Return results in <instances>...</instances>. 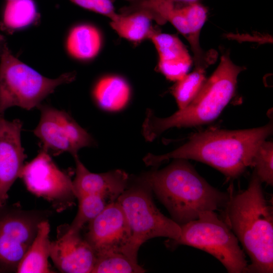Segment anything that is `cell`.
I'll list each match as a JSON object with an SVG mask.
<instances>
[{"mask_svg": "<svg viewBox=\"0 0 273 273\" xmlns=\"http://www.w3.org/2000/svg\"><path fill=\"white\" fill-rule=\"evenodd\" d=\"M272 132V123L257 128L229 130L211 129L194 134L184 145L161 155L148 154L146 164L156 166L170 159H192L207 164L235 178L251 166L260 144Z\"/></svg>", "mask_w": 273, "mask_h": 273, "instance_id": "obj_1", "label": "cell"}, {"mask_svg": "<svg viewBox=\"0 0 273 273\" xmlns=\"http://www.w3.org/2000/svg\"><path fill=\"white\" fill-rule=\"evenodd\" d=\"M140 180L179 225L197 219L203 212L224 208L231 195L211 186L184 159H175L165 168L145 174Z\"/></svg>", "mask_w": 273, "mask_h": 273, "instance_id": "obj_2", "label": "cell"}, {"mask_svg": "<svg viewBox=\"0 0 273 273\" xmlns=\"http://www.w3.org/2000/svg\"><path fill=\"white\" fill-rule=\"evenodd\" d=\"M254 171L244 191L230 195L224 221L249 257L248 272H273V211Z\"/></svg>", "mask_w": 273, "mask_h": 273, "instance_id": "obj_3", "label": "cell"}, {"mask_svg": "<svg viewBox=\"0 0 273 273\" xmlns=\"http://www.w3.org/2000/svg\"><path fill=\"white\" fill-rule=\"evenodd\" d=\"M245 69L235 64L229 53H224L216 69L187 107L163 118L147 111L143 125L145 138L151 141L169 128L199 126L215 120L233 97L238 76Z\"/></svg>", "mask_w": 273, "mask_h": 273, "instance_id": "obj_4", "label": "cell"}, {"mask_svg": "<svg viewBox=\"0 0 273 273\" xmlns=\"http://www.w3.org/2000/svg\"><path fill=\"white\" fill-rule=\"evenodd\" d=\"M75 76L69 72L46 77L16 58L4 42L0 49V115L14 106L38 107L56 87L71 82Z\"/></svg>", "mask_w": 273, "mask_h": 273, "instance_id": "obj_5", "label": "cell"}, {"mask_svg": "<svg viewBox=\"0 0 273 273\" xmlns=\"http://www.w3.org/2000/svg\"><path fill=\"white\" fill-rule=\"evenodd\" d=\"M151 191L140 180L139 185L126 189L116 199L125 213L130 233L122 253L136 263L139 249L147 240L163 237L175 241L181 235L180 225L156 207Z\"/></svg>", "mask_w": 273, "mask_h": 273, "instance_id": "obj_6", "label": "cell"}, {"mask_svg": "<svg viewBox=\"0 0 273 273\" xmlns=\"http://www.w3.org/2000/svg\"><path fill=\"white\" fill-rule=\"evenodd\" d=\"M181 235L171 247L186 245L212 255L229 273L248 272L245 254L228 224L214 211L201 213L196 219L180 225Z\"/></svg>", "mask_w": 273, "mask_h": 273, "instance_id": "obj_7", "label": "cell"}, {"mask_svg": "<svg viewBox=\"0 0 273 273\" xmlns=\"http://www.w3.org/2000/svg\"><path fill=\"white\" fill-rule=\"evenodd\" d=\"M48 210H25L18 203L0 207V272H16Z\"/></svg>", "mask_w": 273, "mask_h": 273, "instance_id": "obj_8", "label": "cell"}, {"mask_svg": "<svg viewBox=\"0 0 273 273\" xmlns=\"http://www.w3.org/2000/svg\"><path fill=\"white\" fill-rule=\"evenodd\" d=\"M19 177L30 193L46 200L58 212L65 210L74 204L76 197L70 176L42 149L23 166Z\"/></svg>", "mask_w": 273, "mask_h": 273, "instance_id": "obj_9", "label": "cell"}, {"mask_svg": "<svg viewBox=\"0 0 273 273\" xmlns=\"http://www.w3.org/2000/svg\"><path fill=\"white\" fill-rule=\"evenodd\" d=\"M40 118L33 130L42 149L50 155L68 152L74 157L84 147L92 146L91 135L66 112L40 105Z\"/></svg>", "mask_w": 273, "mask_h": 273, "instance_id": "obj_10", "label": "cell"}, {"mask_svg": "<svg viewBox=\"0 0 273 273\" xmlns=\"http://www.w3.org/2000/svg\"><path fill=\"white\" fill-rule=\"evenodd\" d=\"M130 237L125 213L116 200L108 204L88 222L84 238L96 256L108 252L122 253Z\"/></svg>", "mask_w": 273, "mask_h": 273, "instance_id": "obj_11", "label": "cell"}, {"mask_svg": "<svg viewBox=\"0 0 273 273\" xmlns=\"http://www.w3.org/2000/svg\"><path fill=\"white\" fill-rule=\"evenodd\" d=\"M22 122L0 115V207L6 204L8 192L24 166L26 155L21 141Z\"/></svg>", "mask_w": 273, "mask_h": 273, "instance_id": "obj_12", "label": "cell"}, {"mask_svg": "<svg viewBox=\"0 0 273 273\" xmlns=\"http://www.w3.org/2000/svg\"><path fill=\"white\" fill-rule=\"evenodd\" d=\"M62 227L51 242L50 257L54 265L62 272H91L96 259L93 248L80 232L68 233Z\"/></svg>", "mask_w": 273, "mask_h": 273, "instance_id": "obj_13", "label": "cell"}, {"mask_svg": "<svg viewBox=\"0 0 273 273\" xmlns=\"http://www.w3.org/2000/svg\"><path fill=\"white\" fill-rule=\"evenodd\" d=\"M74 158L75 177L72 184L76 198L99 195L113 202L127 189L129 177L124 171L115 170L103 173H93L85 167L77 155Z\"/></svg>", "mask_w": 273, "mask_h": 273, "instance_id": "obj_14", "label": "cell"}, {"mask_svg": "<svg viewBox=\"0 0 273 273\" xmlns=\"http://www.w3.org/2000/svg\"><path fill=\"white\" fill-rule=\"evenodd\" d=\"M149 39L158 54V69L167 79L176 82L188 74L192 60L186 47L177 36L154 30Z\"/></svg>", "mask_w": 273, "mask_h": 273, "instance_id": "obj_15", "label": "cell"}, {"mask_svg": "<svg viewBox=\"0 0 273 273\" xmlns=\"http://www.w3.org/2000/svg\"><path fill=\"white\" fill-rule=\"evenodd\" d=\"M50 225L48 219L41 221L34 240L20 262L17 273L54 272L50 268Z\"/></svg>", "mask_w": 273, "mask_h": 273, "instance_id": "obj_16", "label": "cell"}, {"mask_svg": "<svg viewBox=\"0 0 273 273\" xmlns=\"http://www.w3.org/2000/svg\"><path fill=\"white\" fill-rule=\"evenodd\" d=\"M93 96L97 105L110 112L119 111L128 104L130 88L127 81L116 75H108L96 83Z\"/></svg>", "mask_w": 273, "mask_h": 273, "instance_id": "obj_17", "label": "cell"}, {"mask_svg": "<svg viewBox=\"0 0 273 273\" xmlns=\"http://www.w3.org/2000/svg\"><path fill=\"white\" fill-rule=\"evenodd\" d=\"M154 20L148 11L140 10L127 14H116L110 19L111 28L122 38L138 42L149 38L154 30L151 26Z\"/></svg>", "mask_w": 273, "mask_h": 273, "instance_id": "obj_18", "label": "cell"}, {"mask_svg": "<svg viewBox=\"0 0 273 273\" xmlns=\"http://www.w3.org/2000/svg\"><path fill=\"white\" fill-rule=\"evenodd\" d=\"M102 43V36L98 29L92 25L83 24L74 27L70 31L66 48L73 58L87 60L98 54Z\"/></svg>", "mask_w": 273, "mask_h": 273, "instance_id": "obj_19", "label": "cell"}, {"mask_svg": "<svg viewBox=\"0 0 273 273\" xmlns=\"http://www.w3.org/2000/svg\"><path fill=\"white\" fill-rule=\"evenodd\" d=\"M186 17L190 31L188 38L194 54L195 67L206 68L211 64L213 54L204 53L199 43L200 32L207 18V10L205 7L195 2L180 6Z\"/></svg>", "mask_w": 273, "mask_h": 273, "instance_id": "obj_20", "label": "cell"}, {"mask_svg": "<svg viewBox=\"0 0 273 273\" xmlns=\"http://www.w3.org/2000/svg\"><path fill=\"white\" fill-rule=\"evenodd\" d=\"M37 16V7L34 0H7L2 22L9 29H19L32 24Z\"/></svg>", "mask_w": 273, "mask_h": 273, "instance_id": "obj_21", "label": "cell"}, {"mask_svg": "<svg viewBox=\"0 0 273 273\" xmlns=\"http://www.w3.org/2000/svg\"><path fill=\"white\" fill-rule=\"evenodd\" d=\"M78 211L70 225L63 227L68 233L79 232L86 223L96 217L111 202L99 195H89L77 199Z\"/></svg>", "mask_w": 273, "mask_h": 273, "instance_id": "obj_22", "label": "cell"}, {"mask_svg": "<svg viewBox=\"0 0 273 273\" xmlns=\"http://www.w3.org/2000/svg\"><path fill=\"white\" fill-rule=\"evenodd\" d=\"M138 263L120 252H108L96 255L92 273H143Z\"/></svg>", "mask_w": 273, "mask_h": 273, "instance_id": "obj_23", "label": "cell"}, {"mask_svg": "<svg viewBox=\"0 0 273 273\" xmlns=\"http://www.w3.org/2000/svg\"><path fill=\"white\" fill-rule=\"evenodd\" d=\"M206 79L205 68L195 67L193 72L176 81L172 92L179 109L185 108L193 101Z\"/></svg>", "mask_w": 273, "mask_h": 273, "instance_id": "obj_24", "label": "cell"}, {"mask_svg": "<svg viewBox=\"0 0 273 273\" xmlns=\"http://www.w3.org/2000/svg\"><path fill=\"white\" fill-rule=\"evenodd\" d=\"M251 167L261 183L273 185V144L270 141H263L257 150Z\"/></svg>", "mask_w": 273, "mask_h": 273, "instance_id": "obj_25", "label": "cell"}, {"mask_svg": "<svg viewBox=\"0 0 273 273\" xmlns=\"http://www.w3.org/2000/svg\"><path fill=\"white\" fill-rule=\"evenodd\" d=\"M69 1L82 8L104 15L110 19L117 14L111 0Z\"/></svg>", "mask_w": 273, "mask_h": 273, "instance_id": "obj_26", "label": "cell"}, {"mask_svg": "<svg viewBox=\"0 0 273 273\" xmlns=\"http://www.w3.org/2000/svg\"><path fill=\"white\" fill-rule=\"evenodd\" d=\"M167 1L170 2L171 3H174V4H177L178 3H184V4L195 2H198V0H165Z\"/></svg>", "mask_w": 273, "mask_h": 273, "instance_id": "obj_27", "label": "cell"}, {"mask_svg": "<svg viewBox=\"0 0 273 273\" xmlns=\"http://www.w3.org/2000/svg\"><path fill=\"white\" fill-rule=\"evenodd\" d=\"M4 39L3 38L2 36H0V48L2 46V44H3V43L4 42Z\"/></svg>", "mask_w": 273, "mask_h": 273, "instance_id": "obj_28", "label": "cell"}, {"mask_svg": "<svg viewBox=\"0 0 273 273\" xmlns=\"http://www.w3.org/2000/svg\"></svg>", "mask_w": 273, "mask_h": 273, "instance_id": "obj_29", "label": "cell"}]
</instances>
